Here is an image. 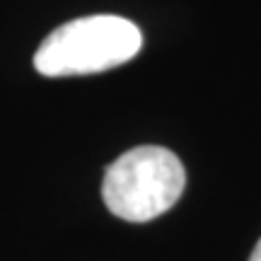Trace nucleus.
Instances as JSON below:
<instances>
[{
    "label": "nucleus",
    "mask_w": 261,
    "mask_h": 261,
    "mask_svg": "<svg viewBox=\"0 0 261 261\" xmlns=\"http://www.w3.org/2000/svg\"><path fill=\"white\" fill-rule=\"evenodd\" d=\"M187 187L181 160L162 145H138L104 172L102 198L116 218L148 223L167 213Z\"/></svg>",
    "instance_id": "nucleus-2"
},
{
    "label": "nucleus",
    "mask_w": 261,
    "mask_h": 261,
    "mask_svg": "<svg viewBox=\"0 0 261 261\" xmlns=\"http://www.w3.org/2000/svg\"><path fill=\"white\" fill-rule=\"evenodd\" d=\"M249 261H261V240H259V244L254 247V252H252V256H249Z\"/></svg>",
    "instance_id": "nucleus-3"
},
{
    "label": "nucleus",
    "mask_w": 261,
    "mask_h": 261,
    "mask_svg": "<svg viewBox=\"0 0 261 261\" xmlns=\"http://www.w3.org/2000/svg\"><path fill=\"white\" fill-rule=\"evenodd\" d=\"M143 46L140 29L119 15H90L65 22L34 54V68L46 77L104 73L128 63Z\"/></svg>",
    "instance_id": "nucleus-1"
}]
</instances>
